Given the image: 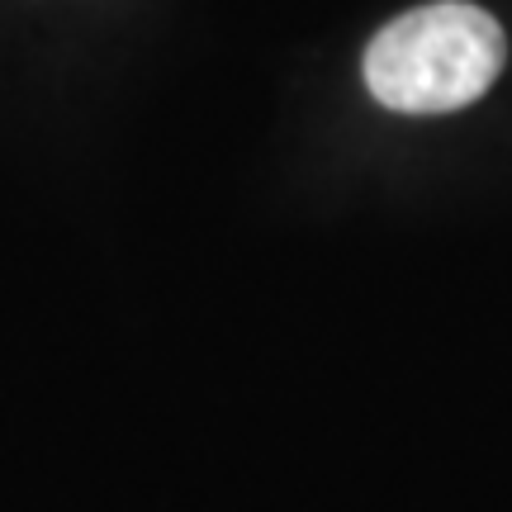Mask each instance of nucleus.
I'll return each instance as SVG.
<instances>
[{
	"mask_svg": "<svg viewBox=\"0 0 512 512\" xmlns=\"http://www.w3.org/2000/svg\"><path fill=\"white\" fill-rule=\"evenodd\" d=\"M503 29L489 10L437 0L384 24L366 48V86L394 114H451L475 105L503 72Z\"/></svg>",
	"mask_w": 512,
	"mask_h": 512,
	"instance_id": "1",
	"label": "nucleus"
}]
</instances>
